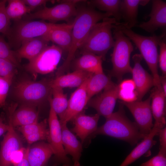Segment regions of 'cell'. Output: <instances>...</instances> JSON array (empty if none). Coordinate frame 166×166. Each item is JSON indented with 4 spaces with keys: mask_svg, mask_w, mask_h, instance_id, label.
I'll list each match as a JSON object with an SVG mask.
<instances>
[{
    "mask_svg": "<svg viewBox=\"0 0 166 166\" xmlns=\"http://www.w3.org/2000/svg\"><path fill=\"white\" fill-rule=\"evenodd\" d=\"M120 0H94L91 1V4L99 10L105 11L114 17L118 23L122 19Z\"/></svg>",
    "mask_w": 166,
    "mask_h": 166,
    "instance_id": "30",
    "label": "cell"
},
{
    "mask_svg": "<svg viewBox=\"0 0 166 166\" xmlns=\"http://www.w3.org/2000/svg\"><path fill=\"white\" fill-rule=\"evenodd\" d=\"M47 121L46 119L41 122L34 123L19 127L18 130L24 136L44 130L47 128Z\"/></svg>",
    "mask_w": 166,
    "mask_h": 166,
    "instance_id": "35",
    "label": "cell"
},
{
    "mask_svg": "<svg viewBox=\"0 0 166 166\" xmlns=\"http://www.w3.org/2000/svg\"><path fill=\"white\" fill-rule=\"evenodd\" d=\"M160 127L153 124L150 132L146 135L127 156L119 166H128L145 154L156 143L154 137L158 135Z\"/></svg>",
    "mask_w": 166,
    "mask_h": 166,
    "instance_id": "22",
    "label": "cell"
},
{
    "mask_svg": "<svg viewBox=\"0 0 166 166\" xmlns=\"http://www.w3.org/2000/svg\"><path fill=\"white\" fill-rule=\"evenodd\" d=\"M12 82L0 77V108L3 106Z\"/></svg>",
    "mask_w": 166,
    "mask_h": 166,
    "instance_id": "38",
    "label": "cell"
},
{
    "mask_svg": "<svg viewBox=\"0 0 166 166\" xmlns=\"http://www.w3.org/2000/svg\"><path fill=\"white\" fill-rule=\"evenodd\" d=\"M117 26L133 42L139 49L140 54L145 61L152 73L154 87H161L158 70V47L160 41L165 37V33L164 32L159 36L154 34L152 36H146L136 34L131 29L124 28L120 23Z\"/></svg>",
    "mask_w": 166,
    "mask_h": 166,
    "instance_id": "3",
    "label": "cell"
},
{
    "mask_svg": "<svg viewBox=\"0 0 166 166\" xmlns=\"http://www.w3.org/2000/svg\"><path fill=\"white\" fill-rule=\"evenodd\" d=\"M81 1L66 0L52 7H48L45 6L38 11L26 14L23 18L25 20L35 19L47 20L53 23L61 21H68L75 17L77 10V4Z\"/></svg>",
    "mask_w": 166,
    "mask_h": 166,
    "instance_id": "8",
    "label": "cell"
},
{
    "mask_svg": "<svg viewBox=\"0 0 166 166\" xmlns=\"http://www.w3.org/2000/svg\"><path fill=\"white\" fill-rule=\"evenodd\" d=\"M9 128L1 143L0 166H12V156L22 147V139L9 118Z\"/></svg>",
    "mask_w": 166,
    "mask_h": 166,
    "instance_id": "13",
    "label": "cell"
},
{
    "mask_svg": "<svg viewBox=\"0 0 166 166\" xmlns=\"http://www.w3.org/2000/svg\"><path fill=\"white\" fill-rule=\"evenodd\" d=\"M0 58L9 60L17 67L20 66L19 62L15 57L14 51L11 49L9 44L6 41L3 37L0 35Z\"/></svg>",
    "mask_w": 166,
    "mask_h": 166,
    "instance_id": "33",
    "label": "cell"
},
{
    "mask_svg": "<svg viewBox=\"0 0 166 166\" xmlns=\"http://www.w3.org/2000/svg\"><path fill=\"white\" fill-rule=\"evenodd\" d=\"M140 166H166V154L159 152L158 154Z\"/></svg>",
    "mask_w": 166,
    "mask_h": 166,
    "instance_id": "39",
    "label": "cell"
},
{
    "mask_svg": "<svg viewBox=\"0 0 166 166\" xmlns=\"http://www.w3.org/2000/svg\"><path fill=\"white\" fill-rule=\"evenodd\" d=\"M52 150L48 143H36L29 146L27 159L29 166H45L52 155Z\"/></svg>",
    "mask_w": 166,
    "mask_h": 166,
    "instance_id": "26",
    "label": "cell"
},
{
    "mask_svg": "<svg viewBox=\"0 0 166 166\" xmlns=\"http://www.w3.org/2000/svg\"><path fill=\"white\" fill-rule=\"evenodd\" d=\"M113 83L104 72L93 73L87 79V82L86 91L89 100Z\"/></svg>",
    "mask_w": 166,
    "mask_h": 166,
    "instance_id": "28",
    "label": "cell"
},
{
    "mask_svg": "<svg viewBox=\"0 0 166 166\" xmlns=\"http://www.w3.org/2000/svg\"><path fill=\"white\" fill-rule=\"evenodd\" d=\"M111 16L110 14L98 12L92 7L77 9L73 22L71 45L65 60L56 72V77L64 74L69 70L76 52L83 44L93 27L100 21Z\"/></svg>",
    "mask_w": 166,
    "mask_h": 166,
    "instance_id": "1",
    "label": "cell"
},
{
    "mask_svg": "<svg viewBox=\"0 0 166 166\" xmlns=\"http://www.w3.org/2000/svg\"><path fill=\"white\" fill-rule=\"evenodd\" d=\"M142 59V57L140 54L136 53L132 57L134 66L131 73L137 94V101H141L150 88L154 86L152 76L141 65Z\"/></svg>",
    "mask_w": 166,
    "mask_h": 166,
    "instance_id": "14",
    "label": "cell"
},
{
    "mask_svg": "<svg viewBox=\"0 0 166 166\" xmlns=\"http://www.w3.org/2000/svg\"><path fill=\"white\" fill-rule=\"evenodd\" d=\"M151 11L147 17H150L147 22L137 25V27L150 33H153L158 28L166 26V3L160 0L152 1Z\"/></svg>",
    "mask_w": 166,
    "mask_h": 166,
    "instance_id": "18",
    "label": "cell"
},
{
    "mask_svg": "<svg viewBox=\"0 0 166 166\" xmlns=\"http://www.w3.org/2000/svg\"><path fill=\"white\" fill-rule=\"evenodd\" d=\"M120 103L118 110L106 119L105 123L89 137V140L97 135H104L126 141L133 146L145 137L140 133L136 123L126 117L123 105Z\"/></svg>",
    "mask_w": 166,
    "mask_h": 166,
    "instance_id": "2",
    "label": "cell"
},
{
    "mask_svg": "<svg viewBox=\"0 0 166 166\" xmlns=\"http://www.w3.org/2000/svg\"><path fill=\"white\" fill-rule=\"evenodd\" d=\"M26 148L22 147L15 152L14 154L12 160V165L16 166L24 157Z\"/></svg>",
    "mask_w": 166,
    "mask_h": 166,
    "instance_id": "43",
    "label": "cell"
},
{
    "mask_svg": "<svg viewBox=\"0 0 166 166\" xmlns=\"http://www.w3.org/2000/svg\"><path fill=\"white\" fill-rule=\"evenodd\" d=\"M49 134V129L47 128L36 133L26 135L24 137L29 144H31L38 141L48 140Z\"/></svg>",
    "mask_w": 166,
    "mask_h": 166,
    "instance_id": "40",
    "label": "cell"
},
{
    "mask_svg": "<svg viewBox=\"0 0 166 166\" xmlns=\"http://www.w3.org/2000/svg\"><path fill=\"white\" fill-rule=\"evenodd\" d=\"M100 116L97 113L87 115L83 110L72 120L74 125L72 131L80 138L82 144L97 129Z\"/></svg>",
    "mask_w": 166,
    "mask_h": 166,
    "instance_id": "16",
    "label": "cell"
},
{
    "mask_svg": "<svg viewBox=\"0 0 166 166\" xmlns=\"http://www.w3.org/2000/svg\"><path fill=\"white\" fill-rule=\"evenodd\" d=\"M23 1L31 11L39 6H45L47 3L50 1L47 0H23Z\"/></svg>",
    "mask_w": 166,
    "mask_h": 166,
    "instance_id": "42",
    "label": "cell"
},
{
    "mask_svg": "<svg viewBox=\"0 0 166 166\" xmlns=\"http://www.w3.org/2000/svg\"><path fill=\"white\" fill-rule=\"evenodd\" d=\"M68 101L67 95L64 93L63 89L52 88V96L48 101L60 120L62 118L67 109Z\"/></svg>",
    "mask_w": 166,
    "mask_h": 166,
    "instance_id": "29",
    "label": "cell"
},
{
    "mask_svg": "<svg viewBox=\"0 0 166 166\" xmlns=\"http://www.w3.org/2000/svg\"><path fill=\"white\" fill-rule=\"evenodd\" d=\"M49 42L44 36L28 40L22 43L16 50L14 51L15 57L19 62L22 58L27 59L29 61L48 46Z\"/></svg>",
    "mask_w": 166,
    "mask_h": 166,
    "instance_id": "20",
    "label": "cell"
},
{
    "mask_svg": "<svg viewBox=\"0 0 166 166\" xmlns=\"http://www.w3.org/2000/svg\"><path fill=\"white\" fill-rule=\"evenodd\" d=\"M16 104H11L8 108L9 118L13 127L22 126L38 121L39 112L36 107L22 104L17 109Z\"/></svg>",
    "mask_w": 166,
    "mask_h": 166,
    "instance_id": "17",
    "label": "cell"
},
{
    "mask_svg": "<svg viewBox=\"0 0 166 166\" xmlns=\"http://www.w3.org/2000/svg\"><path fill=\"white\" fill-rule=\"evenodd\" d=\"M165 38V37L163 38L159 44L160 49L158 62L162 75L166 76V43Z\"/></svg>",
    "mask_w": 166,
    "mask_h": 166,
    "instance_id": "37",
    "label": "cell"
},
{
    "mask_svg": "<svg viewBox=\"0 0 166 166\" xmlns=\"http://www.w3.org/2000/svg\"><path fill=\"white\" fill-rule=\"evenodd\" d=\"M5 117L3 113H2L0 115V126L3 124L4 123Z\"/></svg>",
    "mask_w": 166,
    "mask_h": 166,
    "instance_id": "47",
    "label": "cell"
},
{
    "mask_svg": "<svg viewBox=\"0 0 166 166\" xmlns=\"http://www.w3.org/2000/svg\"><path fill=\"white\" fill-rule=\"evenodd\" d=\"M113 28L114 44L111 54L113 68L111 74L120 81L125 74L132 73V68L130 60L133 47L129 39L117 27V24L114 25Z\"/></svg>",
    "mask_w": 166,
    "mask_h": 166,
    "instance_id": "6",
    "label": "cell"
},
{
    "mask_svg": "<svg viewBox=\"0 0 166 166\" xmlns=\"http://www.w3.org/2000/svg\"><path fill=\"white\" fill-rule=\"evenodd\" d=\"M87 79L71 94L68 101V107L65 113L59 120L61 124H67L68 121H71L83 110L89 101L86 91Z\"/></svg>",
    "mask_w": 166,
    "mask_h": 166,
    "instance_id": "15",
    "label": "cell"
},
{
    "mask_svg": "<svg viewBox=\"0 0 166 166\" xmlns=\"http://www.w3.org/2000/svg\"></svg>",
    "mask_w": 166,
    "mask_h": 166,
    "instance_id": "48",
    "label": "cell"
},
{
    "mask_svg": "<svg viewBox=\"0 0 166 166\" xmlns=\"http://www.w3.org/2000/svg\"><path fill=\"white\" fill-rule=\"evenodd\" d=\"M17 66L9 60L0 58V77L12 82L17 72Z\"/></svg>",
    "mask_w": 166,
    "mask_h": 166,
    "instance_id": "32",
    "label": "cell"
},
{
    "mask_svg": "<svg viewBox=\"0 0 166 166\" xmlns=\"http://www.w3.org/2000/svg\"><path fill=\"white\" fill-rule=\"evenodd\" d=\"M48 119L49 134L48 140L54 156V166H72V161L65 153L62 144L61 124L51 105Z\"/></svg>",
    "mask_w": 166,
    "mask_h": 166,
    "instance_id": "10",
    "label": "cell"
},
{
    "mask_svg": "<svg viewBox=\"0 0 166 166\" xmlns=\"http://www.w3.org/2000/svg\"><path fill=\"white\" fill-rule=\"evenodd\" d=\"M120 102L125 106L130 111L140 133L144 136L148 134L153 126L150 96L144 101Z\"/></svg>",
    "mask_w": 166,
    "mask_h": 166,
    "instance_id": "11",
    "label": "cell"
},
{
    "mask_svg": "<svg viewBox=\"0 0 166 166\" xmlns=\"http://www.w3.org/2000/svg\"><path fill=\"white\" fill-rule=\"evenodd\" d=\"M117 23L114 18L110 17L96 24L79 49L82 54L91 53L104 59L108 52L113 47L114 40L111 30L114 25Z\"/></svg>",
    "mask_w": 166,
    "mask_h": 166,
    "instance_id": "4",
    "label": "cell"
},
{
    "mask_svg": "<svg viewBox=\"0 0 166 166\" xmlns=\"http://www.w3.org/2000/svg\"><path fill=\"white\" fill-rule=\"evenodd\" d=\"M118 88V98L122 101L131 102L137 101L138 95L135 88L131 87Z\"/></svg>",
    "mask_w": 166,
    "mask_h": 166,
    "instance_id": "36",
    "label": "cell"
},
{
    "mask_svg": "<svg viewBox=\"0 0 166 166\" xmlns=\"http://www.w3.org/2000/svg\"><path fill=\"white\" fill-rule=\"evenodd\" d=\"M29 146H28L26 148L23 158L16 166H29L27 159L28 153Z\"/></svg>",
    "mask_w": 166,
    "mask_h": 166,
    "instance_id": "44",
    "label": "cell"
},
{
    "mask_svg": "<svg viewBox=\"0 0 166 166\" xmlns=\"http://www.w3.org/2000/svg\"><path fill=\"white\" fill-rule=\"evenodd\" d=\"M7 1L8 4L6 6V12L10 20L16 21L21 20L24 16L30 13L31 12L23 0H9Z\"/></svg>",
    "mask_w": 166,
    "mask_h": 166,
    "instance_id": "31",
    "label": "cell"
},
{
    "mask_svg": "<svg viewBox=\"0 0 166 166\" xmlns=\"http://www.w3.org/2000/svg\"><path fill=\"white\" fill-rule=\"evenodd\" d=\"M9 128V125L8 124L4 123L1 126H0V136L6 132Z\"/></svg>",
    "mask_w": 166,
    "mask_h": 166,
    "instance_id": "46",
    "label": "cell"
},
{
    "mask_svg": "<svg viewBox=\"0 0 166 166\" xmlns=\"http://www.w3.org/2000/svg\"><path fill=\"white\" fill-rule=\"evenodd\" d=\"M160 145L159 152L166 154V127L161 129L158 133Z\"/></svg>",
    "mask_w": 166,
    "mask_h": 166,
    "instance_id": "41",
    "label": "cell"
},
{
    "mask_svg": "<svg viewBox=\"0 0 166 166\" xmlns=\"http://www.w3.org/2000/svg\"><path fill=\"white\" fill-rule=\"evenodd\" d=\"M166 76H160V84L164 95L166 96Z\"/></svg>",
    "mask_w": 166,
    "mask_h": 166,
    "instance_id": "45",
    "label": "cell"
},
{
    "mask_svg": "<svg viewBox=\"0 0 166 166\" xmlns=\"http://www.w3.org/2000/svg\"><path fill=\"white\" fill-rule=\"evenodd\" d=\"M50 81L46 78L38 81L21 80L14 87V96L22 104L37 107L48 101L52 96Z\"/></svg>",
    "mask_w": 166,
    "mask_h": 166,
    "instance_id": "7",
    "label": "cell"
},
{
    "mask_svg": "<svg viewBox=\"0 0 166 166\" xmlns=\"http://www.w3.org/2000/svg\"><path fill=\"white\" fill-rule=\"evenodd\" d=\"M149 1L147 0H121V18L124 22L120 23V25L124 28L128 29L136 26L139 6H144Z\"/></svg>",
    "mask_w": 166,
    "mask_h": 166,
    "instance_id": "25",
    "label": "cell"
},
{
    "mask_svg": "<svg viewBox=\"0 0 166 166\" xmlns=\"http://www.w3.org/2000/svg\"><path fill=\"white\" fill-rule=\"evenodd\" d=\"M93 73L85 71L76 70L56 77L50 80L52 88L78 87L82 85Z\"/></svg>",
    "mask_w": 166,
    "mask_h": 166,
    "instance_id": "24",
    "label": "cell"
},
{
    "mask_svg": "<svg viewBox=\"0 0 166 166\" xmlns=\"http://www.w3.org/2000/svg\"><path fill=\"white\" fill-rule=\"evenodd\" d=\"M61 125L62 142L65 153L72 156V166H80V160L82 144L68 129L67 123L61 124Z\"/></svg>",
    "mask_w": 166,
    "mask_h": 166,
    "instance_id": "19",
    "label": "cell"
},
{
    "mask_svg": "<svg viewBox=\"0 0 166 166\" xmlns=\"http://www.w3.org/2000/svg\"><path fill=\"white\" fill-rule=\"evenodd\" d=\"M73 26V22L70 23L60 24L44 36L63 51L68 52L71 45Z\"/></svg>",
    "mask_w": 166,
    "mask_h": 166,
    "instance_id": "23",
    "label": "cell"
},
{
    "mask_svg": "<svg viewBox=\"0 0 166 166\" xmlns=\"http://www.w3.org/2000/svg\"><path fill=\"white\" fill-rule=\"evenodd\" d=\"M63 52L62 49L54 44L48 45L36 57L29 61L25 68L35 77L38 74L51 73L56 69Z\"/></svg>",
    "mask_w": 166,
    "mask_h": 166,
    "instance_id": "9",
    "label": "cell"
},
{
    "mask_svg": "<svg viewBox=\"0 0 166 166\" xmlns=\"http://www.w3.org/2000/svg\"><path fill=\"white\" fill-rule=\"evenodd\" d=\"M101 57L89 53L82 55L75 60L73 65L75 70H80L96 73L103 72Z\"/></svg>",
    "mask_w": 166,
    "mask_h": 166,
    "instance_id": "27",
    "label": "cell"
},
{
    "mask_svg": "<svg viewBox=\"0 0 166 166\" xmlns=\"http://www.w3.org/2000/svg\"><path fill=\"white\" fill-rule=\"evenodd\" d=\"M151 109L155 120L153 124L163 128L165 127L166 97L161 87H154L150 95Z\"/></svg>",
    "mask_w": 166,
    "mask_h": 166,
    "instance_id": "21",
    "label": "cell"
},
{
    "mask_svg": "<svg viewBox=\"0 0 166 166\" xmlns=\"http://www.w3.org/2000/svg\"><path fill=\"white\" fill-rule=\"evenodd\" d=\"M60 24L47 22L43 20H20L16 21L6 36L10 46L18 49L24 42L46 35Z\"/></svg>",
    "mask_w": 166,
    "mask_h": 166,
    "instance_id": "5",
    "label": "cell"
},
{
    "mask_svg": "<svg viewBox=\"0 0 166 166\" xmlns=\"http://www.w3.org/2000/svg\"><path fill=\"white\" fill-rule=\"evenodd\" d=\"M118 85L113 82L100 94L91 98L87 105L106 119L113 113L118 98Z\"/></svg>",
    "mask_w": 166,
    "mask_h": 166,
    "instance_id": "12",
    "label": "cell"
},
{
    "mask_svg": "<svg viewBox=\"0 0 166 166\" xmlns=\"http://www.w3.org/2000/svg\"><path fill=\"white\" fill-rule=\"evenodd\" d=\"M6 0H0V33L6 36L8 33L10 26V20L6 12Z\"/></svg>",
    "mask_w": 166,
    "mask_h": 166,
    "instance_id": "34",
    "label": "cell"
}]
</instances>
